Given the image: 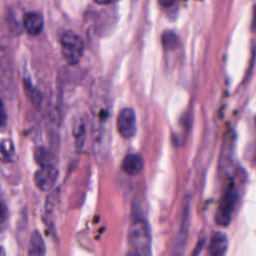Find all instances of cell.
Here are the masks:
<instances>
[{
    "mask_svg": "<svg viewBox=\"0 0 256 256\" xmlns=\"http://www.w3.org/2000/svg\"><path fill=\"white\" fill-rule=\"evenodd\" d=\"M133 251L141 256H151V232L148 222L142 216H137L131 223L128 234Z\"/></svg>",
    "mask_w": 256,
    "mask_h": 256,
    "instance_id": "cell-1",
    "label": "cell"
},
{
    "mask_svg": "<svg viewBox=\"0 0 256 256\" xmlns=\"http://www.w3.org/2000/svg\"><path fill=\"white\" fill-rule=\"evenodd\" d=\"M228 247V238L223 232H215L210 240L208 252L210 256H223Z\"/></svg>",
    "mask_w": 256,
    "mask_h": 256,
    "instance_id": "cell-7",
    "label": "cell"
},
{
    "mask_svg": "<svg viewBox=\"0 0 256 256\" xmlns=\"http://www.w3.org/2000/svg\"><path fill=\"white\" fill-rule=\"evenodd\" d=\"M204 244H205V238L200 239V240L198 241V243H197V245H196V247H195L193 253H192V256H198V255L200 254L202 248L204 247Z\"/></svg>",
    "mask_w": 256,
    "mask_h": 256,
    "instance_id": "cell-13",
    "label": "cell"
},
{
    "mask_svg": "<svg viewBox=\"0 0 256 256\" xmlns=\"http://www.w3.org/2000/svg\"><path fill=\"white\" fill-rule=\"evenodd\" d=\"M61 53L66 62L70 65L77 64L84 53V42L82 38L74 32H65L60 39Z\"/></svg>",
    "mask_w": 256,
    "mask_h": 256,
    "instance_id": "cell-2",
    "label": "cell"
},
{
    "mask_svg": "<svg viewBox=\"0 0 256 256\" xmlns=\"http://www.w3.org/2000/svg\"><path fill=\"white\" fill-rule=\"evenodd\" d=\"M58 178V169L53 165L40 166L34 175V183L36 187L42 191L50 190L56 183Z\"/></svg>",
    "mask_w": 256,
    "mask_h": 256,
    "instance_id": "cell-5",
    "label": "cell"
},
{
    "mask_svg": "<svg viewBox=\"0 0 256 256\" xmlns=\"http://www.w3.org/2000/svg\"><path fill=\"white\" fill-rule=\"evenodd\" d=\"M35 159L37 161V163L40 165V166H45V165H49V164H52L50 162V156H49V153L47 150H45L44 148H38L36 151H35Z\"/></svg>",
    "mask_w": 256,
    "mask_h": 256,
    "instance_id": "cell-12",
    "label": "cell"
},
{
    "mask_svg": "<svg viewBox=\"0 0 256 256\" xmlns=\"http://www.w3.org/2000/svg\"><path fill=\"white\" fill-rule=\"evenodd\" d=\"M23 24L26 32L32 36H36L42 32L44 21L42 16L37 12H28L24 15Z\"/></svg>",
    "mask_w": 256,
    "mask_h": 256,
    "instance_id": "cell-8",
    "label": "cell"
},
{
    "mask_svg": "<svg viewBox=\"0 0 256 256\" xmlns=\"http://www.w3.org/2000/svg\"><path fill=\"white\" fill-rule=\"evenodd\" d=\"M235 199H236V196L233 188L232 187L228 188L221 198L220 204L218 206V209L215 215V221L218 225H221V226L229 225L231 221L232 211L235 205Z\"/></svg>",
    "mask_w": 256,
    "mask_h": 256,
    "instance_id": "cell-4",
    "label": "cell"
},
{
    "mask_svg": "<svg viewBox=\"0 0 256 256\" xmlns=\"http://www.w3.org/2000/svg\"><path fill=\"white\" fill-rule=\"evenodd\" d=\"M95 3L100 4V5H105V4H110L112 3L114 0H93Z\"/></svg>",
    "mask_w": 256,
    "mask_h": 256,
    "instance_id": "cell-16",
    "label": "cell"
},
{
    "mask_svg": "<svg viewBox=\"0 0 256 256\" xmlns=\"http://www.w3.org/2000/svg\"><path fill=\"white\" fill-rule=\"evenodd\" d=\"M252 28L256 30V5L253 8V18H252Z\"/></svg>",
    "mask_w": 256,
    "mask_h": 256,
    "instance_id": "cell-15",
    "label": "cell"
},
{
    "mask_svg": "<svg viewBox=\"0 0 256 256\" xmlns=\"http://www.w3.org/2000/svg\"><path fill=\"white\" fill-rule=\"evenodd\" d=\"M128 256H141V255H139L137 252H135V251H131L129 254H128Z\"/></svg>",
    "mask_w": 256,
    "mask_h": 256,
    "instance_id": "cell-17",
    "label": "cell"
},
{
    "mask_svg": "<svg viewBox=\"0 0 256 256\" xmlns=\"http://www.w3.org/2000/svg\"><path fill=\"white\" fill-rule=\"evenodd\" d=\"M117 129L124 138L134 136L136 132V115L133 109L123 108L117 117Z\"/></svg>",
    "mask_w": 256,
    "mask_h": 256,
    "instance_id": "cell-6",
    "label": "cell"
},
{
    "mask_svg": "<svg viewBox=\"0 0 256 256\" xmlns=\"http://www.w3.org/2000/svg\"><path fill=\"white\" fill-rule=\"evenodd\" d=\"M160 5L163 6V7H170L174 4L175 0H158Z\"/></svg>",
    "mask_w": 256,
    "mask_h": 256,
    "instance_id": "cell-14",
    "label": "cell"
},
{
    "mask_svg": "<svg viewBox=\"0 0 256 256\" xmlns=\"http://www.w3.org/2000/svg\"><path fill=\"white\" fill-rule=\"evenodd\" d=\"M190 207H191L190 197L187 195V196H185L184 201H183L181 221H180V225L178 228V232L176 234L172 256H183L184 255L185 247H186L187 239H188L189 227H190V214H191Z\"/></svg>",
    "mask_w": 256,
    "mask_h": 256,
    "instance_id": "cell-3",
    "label": "cell"
},
{
    "mask_svg": "<svg viewBox=\"0 0 256 256\" xmlns=\"http://www.w3.org/2000/svg\"><path fill=\"white\" fill-rule=\"evenodd\" d=\"M162 43L168 49H173L177 46L178 38L177 35L172 31H166L162 35Z\"/></svg>",
    "mask_w": 256,
    "mask_h": 256,
    "instance_id": "cell-11",
    "label": "cell"
},
{
    "mask_svg": "<svg viewBox=\"0 0 256 256\" xmlns=\"http://www.w3.org/2000/svg\"><path fill=\"white\" fill-rule=\"evenodd\" d=\"M27 256H46V246L44 239L38 230H34L30 234Z\"/></svg>",
    "mask_w": 256,
    "mask_h": 256,
    "instance_id": "cell-9",
    "label": "cell"
},
{
    "mask_svg": "<svg viewBox=\"0 0 256 256\" xmlns=\"http://www.w3.org/2000/svg\"><path fill=\"white\" fill-rule=\"evenodd\" d=\"M143 159L138 154L127 155L122 162V169L128 175H137L143 169Z\"/></svg>",
    "mask_w": 256,
    "mask_h": 256,
    "instance_id": "cell-10",
    "label": "cell"
}]
</instances>
